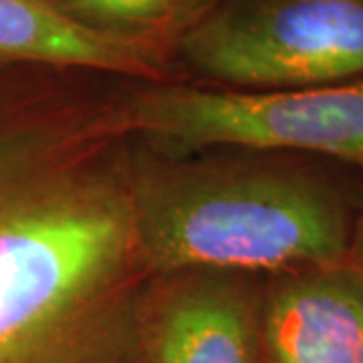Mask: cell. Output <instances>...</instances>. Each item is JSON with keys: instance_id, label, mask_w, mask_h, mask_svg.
Here are the masks:
<instances>
[{"instance_id": "6da1fadb", "label": "cell", "mask_w": 363, "mask_h": 363, "mask_svg": "<svg viewBox=\"0 0 363 363\" xmlns=\"http://www.w3.org/2000/svg\"><path fill=\"white\" fill-rule=\"evenodd\" d=\"M131 180L83 133L0 111V363H147Z\"/></svg>"}, {"instance_id": "7a4b0ae2", "label": "cell", "mask_w": 363, "mask_h": 363, "mask_svg": "<svg viewBox=\"0 0 363 363\" xmlns=\"http://www.w3.org/2000/svg\"><path fill=\"white\" fill-rule=\"evenodd\" d=\"M131 200L145 272L309 271L350 257L341 200L293 172L172 169L131 180Z\"/></svg>"}, {"instance_id": "3957f363", "label": "cell", "mask_w": 363, "mask_h": 363, "mask_svg": "<svg viewBox=\"0 0 363 363\" xmlns=\"http://www.w3.org/2000/svg\"><path fill=\"white\" fill-rule=\"evenodd\" d=\"M128 128L172 150H298L363 168V77L283 91L162 85L125 105Z\"/></svg>"}, {"instance_id": "277c9868", "label": "cell", "mask_w": 363, "mask_h": 363, "mask_svg": "<svg viewBox=\"0 0 363 363\" xmlns=\"http://www.w3.org/2000/svg\"><path fill=\"white\" fill-rule=\"evenodd\" d=\"M182 57L242 91L363 77V0H236L180 37Z\"/></svg>"}, {"instance_id": "5b68a950", "label": "cell", "mask_w": 363, "mask_h": 363, "mask_svg": "<svg viewBox=\"0 0 363 363\" xmlns=\"http://www.w3.org/2000/svg\"><path fill=\"white\" fill-rule=\"evenodd\" d=\"M260 363H363V286L347 264L274 286L260 309Z\"/></svg>"}, {"instance_id": "8992f818", "label": "cell", "mask_w": 363, "mask_h": 363, "mask_svg": "<svg viewBox=\"0 0 363 363\" xmlns=\"http://www.w3.org/2000/svg\"><path fill=\"white\" fill-rule=\"evenodd\" d=\"M147 363H260V309L245 286L188 281L145 309Z\"/></svg>"}, {"instance_id": "52a82bcc", "label": "cell", "mask_w": 363, "mask_h": 363, "mask_svg": "<svg viewBox=\"0 0 363 363\" xmlns=\"http://www.w3.org/2000/svg\"><path fill=\"white\" fill-rule=\"evenodd\" d=\"M0 61L156 77L160 45L73 21L45 0H0Z\"/></svg>"}, {"instance_id": "ba28073f", "label": "cell", "mask_w": 363, "mask_h": 363, "mask_svg": "<svg viewBox=\"0 0 363 363\" xmlns=\"http://www.w3.org/2000/svg\"><path fill=\"white\" fill-rule=\"evenodd\" d=\"M81 25L117 37L157 43L184 35L214 11L216 0H45ZM160 45V43H157Z\"/></svg>"}, {"instance_id": "9c48e42d", "label": "cell", "mask_w": 363, "mask_h": 363, "mask_svg": "<svg viewBox=\"0 0 363 363\" xmlns=\"http://www.w3.org/2000/svg\"><path fill=\"white\" fill-rule=\"evenodd\" d=\"M347 259H351V262L347 267L353 271V274L357 277V281H359L363 286V228L357 233V236L351 240V250Z\"/></svg>"}]
</instances>
